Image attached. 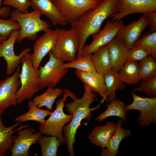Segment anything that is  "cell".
Here are the masks:
<instances>
[{
  "label": "cell",
  "mask_w": 156,
  "mask_h": 156,
  "mask_svg": "<svg viewBox=\"0 0 156 156\" xmlns=\"http://www.w3.org/2000/svg\"><path fill=\"white\" fill-rule=\"evenodd\" d=\"M84 92L83 97L78 98L70 90L64 88V92L73 100V101L65 104V107L69 114H73V117L68 125H65L63 129L64 137L67 148L71 156L75 155L73 145L76 142L75 135L77 130L81 125L82 120H90L92 116V111L98 109L100 106V103L96 107L90 108V105L96 101V95L89 87L84 84Z\"/></svg>",
  "instance_id": "cell-1"
},
{
  "label": "cell",
  "mask_w": 156,
  "mask_h": 156,
  "mask_svg": "<svg viewBox=\"0 0 156 156\" xmlns=\"http://www.w3.org/2000/svg\"><path fill=\"white\" fill-rule=\"evenodd\" d=\"M118 0H102L94 8L85 12L71 25L78 34L79 46L76 58L79 55L88 37L97 32L104 21L116 12Z\"/></svg>",
  "instance_id": "cell-2"
},
{
  "label": "cell",
  "mask_w": 156,
  "mask_h": 156,
  "mask_svg": "<svg viewBox=\"0 0 156 156\" xmlns=\"http://www.w3.org/2000/svg\"><path fill=\"white\" fill-rule=\"evenodd\" d=\"M40 12L37 10L26 13L20 12L15 9L11 11L10 18L19 24L20 28L16 42L21 43L26 38L30 40L36 39L38 33L47 31L50 27L47 22L42 20Z\"/></svg>",
  "instance_id": "cell-3"
},
{
  "label": "cell",
  "mask_w": 156,
  "mask_h": 156,
  "mask_svg": "<svg viewBox=\"0 0 156 156\" xmlns=\"http://www.w3.org/2000/svg\"><path fill=\"white\" fill-rule=\"evenodd\" d=\"M21 70L19 75L21 86L17 91V99L20 104L26 99L30 100L40 90L39 68L33 66L31 55L29 53L21 58Z\"/></svg>",
  "instance_id": "cell-4"
},
{
  "label": "cell",
  "mask_w": 156,
  "mask_h": 156,
  "mask_svg": "<svg viewBox=\"0 0 156 156\" xmlns=\"http://www.w3.org/2000/svg\"><path fill=\"white\" fill-rule=\"evenodd\" d=\"M67 97V94L64 92L63 97L55 101V110L51 112L49 118L43 123L40 124L39 126V131L42 135L55 136L62 144L66 143L62 133L63 128L66 123L71 121L73 116V114L68 115L64 112L63 108Z\"/></svg>",
  "instance_id": "cell-5"
},
{
  "label": "cell",
  "mask_w": 156,
  "mask_h": 156,
  "mask_svg": "<svg viewBox=\"0 0 156 156\" xmlns=\"http://www.w3.org/2000/svg\"><path fill=\"white\" fill-rule=\"evenodd\" d=\"M79 46V35L73 29H59L56 42L50 52L62 61L70 62L76 59Z\"/></svg>",
  "instance_id": "cell-6"
},
{
  "label": "cell",
  "mask_w": 156,
  "mask_h": 156,
  "mask_svg": "<svg viewBox=\"0 0 156 156\" xmlns=\"http://www.w3.org/2000/svg\"><path fill=\"white\" fill-rule=\"evenodd\" d=\"M68 23L71 25L102 0H52Z\"/></svg>",
  "instance_id": "cell-7"
},
{
  "label": "cell",
  "mask_w": 156,
  "mask_h": 156,
  "mask_svg": "<svg viewBox=\"0 0 156 156\" xmlns=\"http://www.w3.org/2000/svg\"><path fill=\"white\" fill-rule=\"evenodd\" d=\"M49 59L44 66H40V90L46 87H55L68 72L64 67V62L49 53Z\"/></svg>",
  "instance_id": "cell-8"
},
{
  "label": "cell",
  "mask_w": 156,
  "mask_h": 156,
  "mask_svg": "<svg viewBox=\"0 0 156 156\" xmlns=\"http://www.w3.org/2000/svg\"><path fill=\"white\" fill-rule=\"evenodd\" d=\"M132 95L133 101L131 104L126 105V110H135L140 112L138 120V124L141 127L148 126L153 122L155 125L156 97H142L133 92Z\"/></svg>",
  "instance_id": "cell-9"
},
{
  "label": "cell",
  "mask_w": 156,
  "mask_h": 156,
  "mask_svg": "<svg viewBox=\"0 0 156 156\" xmlns=\"http://www.w3.org/2000/svg\"><path fill=\"white\" fill-rule=\"evenodd\" d=\"M20 69L19 66L12 76L0 81V116L7 108L18 104L16 94L21 86Z\"/></svg>",
  "instance_id": "cell-10"
},
{
  "label": "cell",
  "mask_w": 156,
  "mask_h": 156,
  "mask_svg": "<svg viewBox=\"0 0 156 156\" xmlns=\"http://www.w3.org/2000/svg\"><path fill=\"white\" fill-rule=\"evenodd\" d=\"M19 31V30L13 31L7 39L0 44V57H3L6 62V73L8 76L15 72L21 63L22 57L29 53L31 51V49L28 47L23 49L18 55L14 53V45Z\"/></svg>",
  "instance_id": "cell-11"
},
{
  "label": "cell",
  "mask_w": 156,
  "mask_h": 156,
  "mask_svg": "<svg viewBox=\"0 0 156 156\" xmlns=\"http://www.w3.org/2000/svg\"><path fill=\"white\" fill-rule=\"evenodd\" d=\"M153 11H156V0H118L116 12L112 16L111 21H120L133 13Z\"/></svg>",
  "instance_id": "cell-12"
},
{
  "label": "cell",
  "mask_w": 156,
  "mask_h": 156,
  "mask_svg": "<svg viewBox=\"0 0 156 156\" xmlns=\"http://www.w3.org/2000/svg\"><path fill=\"white\" fill-rule=\"evenodd\" d=\"M124 26L120 21H107L102 29L92 35V42L88 45H84L78 57L91 54L100 47L108 44L116 37L119 30Z\"/></svg>",
  "instance_id": "cell-13"
},
{
  "label": "cell",
  "mask_w": 156,
  "mask_h": 156,
  "mask_svg": "<svg viewBox=\"0 0 156 156\" xmlns=\"http://www.w3.org/2000/svg\"><path fill=\"white\" fill-rule=\"evenodd\" d=\"M59 28L52 29L50 27L44 34L35 40L33 47L34 52L31 55L33 67L38 69L44 57L49 53L56 42Z\"/></svg>",
  "instance_id": "cell-14"
},
{
  "label": "cell",
  "mask_w": 156,
  "mask_h": 156,
  "mask_svg": "<svg viewBox=\"0 0 156 156\" xmlns=\"http://www.w3.org/2000/svg\"><path fill=\"white\" fill-rule=\"evenodd\" d=\"M18 130V136L13 141V145L11 149V156H29L30 146L39 140L42 135L40 132H36L32 127Z\"/></svg>",
  "instance_id": "cell-15"
},
{
  "label": "cell",
  "mask_w": 156,
  "mask_h": 156,
  "mask_svg": "<svg viewBox=\"0 0 156 156\" xmlns=\"http://www.w3.org/2000/svg\"><path fill=\"white\" fill-rule=\"evenodd\" d=\"M147 15L143 14L140 18L121 28L116 37L122 40L130 49L139 38L142 32L148 26Z\"/></svg>",
  "instance_id": "cell-16"
},
{
  "label": "cell",
  "mask_w": 156,
  "mask_h": 156,
  "mask_svg": "<svg viewBox=\"0 0 156 156\" xmlns=\"http://www.w3.org/2000/svg\"><path fill=\"white\" fill-rule=\"evenodd\" d=\"M107 44L112 64V70L118 73L127 61L130 49L122 40L116 37Z\"/></svg>",
  "instance_id": "cell-17"
},
{
  "label": "cell",
  "mask_w": 156,
  "mask_h": 156,
  "mask_svg": "<svg viewBox=\"0 0 156 156\" xmlns=\"http://www.w3.org/2000/svg\"><path fill=\"white\" fill-rule=\"evenodd\" d=\"M34 10L39 11L51 21L54 26H65L68 24L52 0H29Z\"/></svg>",
  "instance_id": "cell-18"
},
{
  "label": "cell",
  "mask_w": 156,
  "mask_h": 156,
  "mask_svg": "<svg viewBox=\"0 0 156 156\" xmlns=\"http://www.w3.org/2000/svg\"><path fill=\"white\" fill-rule=\"evenodd\" d=\"M76 75L88 86L92 92L98 93L102 97L101 103L107 101L106 90L104 75L96 71L85 72L78 70L75 71Z\"/></svg>",
  "instance_id": "cell-19"
},
{
  "label": "cell",
  "mask_w": 156,
  "mask_h": 156,
  "mask_svg": "<svg viewBox=\"0 0 156 156\" xmlns=\"http://www.w3.org/2000/svg\"><path fill=\"white\" fill-rule=\"evenodd\" d=\"M117 123L107 122L102 126H95L89 135L91 143L103 148L107 147L108 142L115 131Z\"/></svg>",
  "instance_id": "cell-20"
},
{
  "label": "cell",
  "mask_w": 156,
  "mask_h": 156,
  "mask_svg": "<svg viewBox=\"0 0 156 156\" xmlns=\"http://www.w3.org/2000/svg\"><path fill=\"white\" fill-rule=\"evenodd\" d=\"M122 119H119L116 130L109 140L106 148H103L101 156H116L118 152L119 146L122 141L131 136L130 129L122 128Z\"/></svg>",
  "instance_id": "cell-21"
},
{
  "label": "cell",
  "mask_w": 156,
  "mask_h": 156,
  "mask_svg": "<svg viewBox=\"0 0 156 156\" xmlns=\"http://www.w3.org/2000/svg\"><path fill=\"white\" fill-rule=\"evenodd\" d=\"M20 123L19 122H16L13 125L6 127L2 122L1 116H0V156H5L6 151L11 150L12 147L14 140L16 136L13 135L14 133L19 129L28 127V125H21L17 129H14Z\"/></svg>",
  "instance_id": "cell-22"
},
{
  "label": "cell",
  "mask_w": 156,
  "mask_h": 156,
  "mask_svg": "<svg viewBox=\"0 0 156 156\" xmlns=\"http://www.w3.org/2000/svg\"><path fill=\"white\" fill-rule=\"evenodd\" d=\"M90 55L97 72L104 75L112 70L107 44L100 47Z\"/></svg>",
  "instance_id": "cell-23"
},
{
  "label": "cell",
  "mask_w": 156,
  "mask_h": 156,
  "mask_svg": "<svg viewBox=\"0 0 156 156\" xmlns=\"http://www.w3.org/2000/svg\"><path fill=\"white\" fill-rule=\"evenodd\" d=\"M103 75L106 90L107 101L109 103L116 98V91L124 90L125 86L120 80L118 73L116 71L111 70Z\"/></svg>",
  "instance_id": "cell-24"
},
{
  "label": "cell",
  "mask_w": 156,
  "mask_h": 156,
  "mask_svg": "<svg viewBox=\"0 0 156 156\" xmlns=\"http://www.w3.org/2000/svg\"><path fill=\"white\" fill-rule=\"evenodd\" d=\"M63 93V90L60 88L49 87L44 93L36 96L31 101L33 104L38 108L45 106L49 110H52L56 99Z\"/></svg>",
  "instance_id": "cell-25"
},
{
  "label": "cell",
  "mask_w": 156,
  "mask_h": 156,
  "mask_svg": "<svg viewBox=\"0 0 156 156\" xmlns=\"http://www.w3.org/2000/svg\"><path fill=\"white\" fill-rule=\"evenodd\" d=\"M139 66L136 62L127 61L118 72L121 81L128 85L136 84L140 81Z\"/></svg>",
  "instance_id": "cell-26"
},
{
  "label": "cell",
  "mask_w": 156,
  "mask_h": 156,
  "mask_svg": "<svg viewBox=\"0 0 156 156\" xmlns=\"http://www.w3.org/2000/svg\"><path fill=\"white\" fill-rule=\"evenodd\" d=\"M125 106L122 101L116 98L107 104V109L96 116L95 120L99 122L108 117L116 116L120 117L125 123H126L127 111L125 109Z\"/></svg>",
  "instance_id": "cell-27"
},
{
  "label": "cell",
  "mask_w": 156,
  "mask_h": 156,
  "mask_svg": "<svg viewBox=\"0 0 156 156\" xmlns=\"http://www.w3.org/2000/svg\"><path fill=\"white\" fill-rule=\"evenodd\" d=\"M29 110L21 115L17 116L15 121L21 123L25 121L32 120L39 122L40 124L43 123L44 119L47 116L50 115L51 112L48 110L44 109L35 106L31 100L28 102Z\"/></svg>",
  "instance_id": "cell-28"
},
{
  "label": "cell",
  "mask_w": 156,
  "mask_h": 156,
  "mask_svg": "<svg viewBox=\"0 0 156 156\" xmlns=\"http://www.w3.org/2000/svg\"><path fill=\"white\" fill-rule=\"evenodd\" d=\"M42 156H57V149L61 144L55 136H40L38 141Z\"/></svg>",
  "instance_id": "cell-29"
},
{
  "label": "cell",
  "mask_w": 156,
  "mask_h": 156,
  "mask_svg": "<svg viewBox=\"0 0 156 156\" xmlns=\"http://www.w3.org/2000/svg\"><path fill=\"white\" fill-rule=\"evenodd\" d=\"M139 77L140 81L149 80L156 76L155 59L148 56L139 61Z\"/></svg>",
  "instance_id": "cell-30"
},
{
  "label": "cell",
  "mask_w": 156,
  "mask_h": 156,
  "mask_svg": "<svg viewBox=\"0 0 156 156\" xmlns=\"http://www.w3.org/2000/svg\"><path fill=\"white\" fill-rule=\"evenodd\" d=\"M134 45L144 49L147 52L149 56L156 59V31L142 34Z\"/></svg>",
  "instance_id": "cell-31"
},
{
  "label": "cell",
  "mask_w": 156,
  "mask_h": 156,
  "mask_svg": "<svg viewBox=\"0 0 156 156\" xmlns=\"http://www.w3.org/2000/svg\"><path fill=\"white\" fill-rule=\"evenodd\" d=\"M63 66L64 68H75L83 72L96 71L90 54L81 55L72 61L64 63Z\"/></svg>",
  "instance_id": "cell-32"
},
{
  "label": "cell",
  "mask_w": 156,
  "mask_h": 156,
  "mask_svg": "<svg viewBox=\"0 0 156 156\" xmlns=\"http://www.w3.org/2000/svg\"><path fill=\"white\" fill-rule=\"evenodd\" d=\"M132 91L144 92L150 97H156V76L148 80L142 81L140 86L133 88Z\"/></svg>",
  "instance_id": "cell-33"
},
{
  "label": "cell",
  "mask_w": 156,
  "mask_h": 156,
  "mask_svg": "<svg viewBox=\"0 0 156 156\" xmlns=\"http://www.w3.org/2000/svg\"><path fill=\"white\" fill-rule=\"evenodd\" d=\"M0 17V35L8 37L13 31L20 29V25L17 21L11 18L7 20L2 19Z\"/></svg>",
  "instance_id": "cell-34"
},
{
  "label": "cell",
  "mask_w": 156,
  "mask_h": 156,
  "mask_svg": "<svg viewBox=\"0 0 156 156\" xmlns=\"http://www.w3.org/2000/svg\"><path fill=\"white\" fill-rule=\"evenodd\" d=\"M2 3L5 6L13 7L18 11L24 13L29 12V8L31 6L29 0H4Z\"/></svg>",
  "instance_id": "cell-35"
},
{
  "label": "cell",
  "mask_w": 156,
  "mask_h": 156,
  "mask_svg": "<svg viewBox=\"0 0 156 156\" xmlns=\"http://www.w3.org/2000/svg\"><path fill=\"white\" fill-rule=\"evenodd\" d=\"M148 56L145 50L134 45L129 50L127 61H140Z\"/></svg>",
  "instance_id": "cell-36"
},
{
  "label": "cell",
  "mask_w": 156,
  "mask_h": 156,
  "mask_svg": "<svg viewBox=\"0 0 156 156\" xmlns=\"http://www.w3.org/2000/svg\"><path fill=\"white\" fill-rule=\"evenodd\" d=\"M148 18V25L150 27V32L156 31V11L151 12L145 14Z\"/></svg>",
  "instance_id": "cell-37"
},
{
  "label": "cell",
  "mask_w": 156,
  "mask_h": 156,
  "mask_svg": "<svg viewBox=\"0 0 156 156\" xmlns=\"http://www.w3.org/2000/svg\"><path fill=\"white\" fill-rule=\"evenodd\" d=\"M11 12V8L9 6H1L0 8V16L4 18H7L10 15Z\"/></svg>",
  "instance_id": "cell-38"
},
{
  "label": "cell",
  "mask_w": 156,
  "mask_h": 156,
  "mask_svg": "<svg viewBox=\"0 0 156 156\" xmlns=\"http://www.w3.org/2000/svg\"><path fill=\"white\" fill-rule=\"evenodd\" d=\"M8 38V37L6 36L0 35V44L6 40Z\"/></svg>",
  "instance_id": "cell-39"
},
{
  "label": "cell",
  "mask_w": 156,
  "mask_h": 156,
  "mask_svg": "<svg viewBox=\"0 0 156 156\" xmlns=\"http://www.w3.org/2000/svg\"><path fill=\"white\" fill-rule=\"evenodd\" d=\"M2 2V0H0V8L1 7Z\"/></svg>",
  "instance_id": "cell-40"
}]
</instances>
